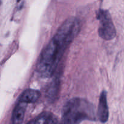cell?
<instances>
[{"label": "cell", "instance_id": "6da1fadb", "mask_svg": "<svg viewBox=\"0 0 124 124\" xmlns=\"http://www.w3.org/2000/svg\"><path fill=\"white\" fill-rule=\"evenodd\" d=\"M79 30V21L74 17L66 19L61 25L39 59L37 71L41 77L48 78L53 76L64 52Z\"/></svg>", "mask_w": 124, "mask_h": 124}, {"label": "cell", "instance_id": "9c48e42d", "mask_svg": "<svg viewBox=\"0 0 124 124\" xmlns=\"http://www.w3.org/2000/svg\"><path fill=\"white\" fill-rule=\"evenodd\" d=\"M20 1H21V0H17V2H19Z\"/></svg>", "mask_w": 124, "mask_h": 124}, {"label": "cell", "instance_id": "277c9868", "mask_svg": "<svg viewBox=\"0 0 124 124\" xmlns=\"http://www.w3.org/2000/svg\"><path fill=\"white\" fill-rule=\"evenodd\" d=\"M98 116L101 122L105 123L108 119L109 112L107 99V92H102L99 98V105L98 109Z\"/></svg>", "mask_w": 124, "mask_h": 124}, {"label": "cell", "instance_id": "8992f818", "mask_svg": "<svg viewBox=\"0 0 124 124\" xmlns=\"http://www.w3.org/2000/svg\"><path fill=\"white\" fill-rule=\"evenodd\" d=\"M27 104L23 102L19 101L15 105L13 111L12 116V121L13 124L22 123L25 116Z\"/></svg>", "mask_w": 124, "mask_h": 124}, {"label": "cell", "instance_id": "5b68a950", "mask_svg": "<svg viewBox=\"0 0 124 124\" xmlns=\"http://www.w3.org/2000/svg\"><path fill=\"white\" fill-rule=\"evenodd\" d=\"M60 88V80L59 78H54L48 85L46 92V96L47 101L53 103L56 100Z\"/></svg>", "mask_w": 124, "mask_h": 124}, {"label": "cell", "instance_id": "3957f363", "mask_svg": "<svg viewBox=\"0 0 124 124\" xmlns=\"http://www.w3.org/2000/svg\"><path fill=\"white\" fill-rule=\"evenodd\" d=\"M97 17L99 21L98 29L99 36L107 41L115 38L116 31L110 13L105 10H100L98 13Z\"/></svg>", "mask_w": 124, "mask_h": 124}, {"label": "cell", "instance_id": "ba28073f", "mask_svg": "<svg viewBox=\"0 0 124 124\" xmlns=\"http://www.w3.org/2000/svg\"><path fill=\"white\" fill-rule=\"evenodd\" d=\"M58 122L56 116L53 113L46 111L40 114L36 118L29 122L30 124H55Z\"/></svg>", "mask_w": 124, "mask_h": 124}, {"label": "cell", "instance_id": "52a82bcc", "mask_svg": "<svg viewBox=\"0 0 124 124\" xmlns=\"http://www.w3.org/2000/svg\"><path fill=\"white\" fill-rule=\"evenodd\" d=\"M41 97V93L38 90L33 89H27L22 93L18 101L26 104L35 103L38 101Z\"/></svg>", "mask_w": 124, "mask_h": 124}, {"label": "cell", "instance_id": "7a4b0ae2", "mask_svg": "<svg viewBox=\"0 0 124 124\" xmlns=\"http://www.w3.org/2000/svg\"><path fill=\"white\" fill-rule=\"evenodd\" d=\"M94 108L85 99L75 98L65 104L62 112V121L65 124H78L85 120H95Z\"/></svg>", "mask_w": 124, "mask_h": 124}]
</instances>
